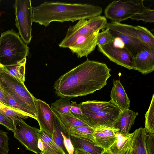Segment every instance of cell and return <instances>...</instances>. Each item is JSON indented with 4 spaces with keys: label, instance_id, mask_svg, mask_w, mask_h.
<instances>
[{
    "label": "cell",
    "instance_id": "cell-33",
    "mask_svg": "<svg viewBox=\"0 0 154 154\" xmlns=\"http://www.w3.org/2000/svg\"><path fill=\"white\" fill-rule=\"evenodd\" d=\"M7 132L0 130V154H8L9 148Z\"/></svg>",
    "mask_w": 154,
    "mask_h": 154
},
{
    "label": "cell",
    "instance_id": "cell-46",
    "mask_svg": "<svg viewBox=\"0 0 154 154\" xmlns=\"http://www.w3.org/2000/svg\"><path fill=\"white\" fill-rule=\"evenodd\" d=\"M0 2H1V0H0Z\"/></svg>",
    "mask_w": 154,
    "mask_h": 154
},
{
    "label": "cell",
    "instance_id": "cell-24",
    "mask_svg": "<svg viewBox=\"0 0 154 154\" xmlns=\"http://www.w3.org/2000/svg\"><path fill=\"white\" fill-rule=\"evenodd\" d=\"M26 60L17 64L3 66L10 75L20 82L24 83Z\"/></svg>",
    "mask_w": 154,
    "mask_h": 154
},
{
    "label": "cell",
    "instance_id": "cell-20",
    "mask_svg": "<svg viewBox=\"0 0 154 154\" xmlns=\"http://www.w3.org/2000/svg\"><path fill=\"white\" fill-rule=\"evenodd\" d=\"M74 149L83 150L91 154H101L104 151L103 148L96 146L93 141L70 136Z\"/></svg>",
    "mask_w": 154,
    "mask_h": 154
},
{
    "label": "cell",
    "instance_id": "cell-6",
    "mask_svg": "<svg viewBox=\"0 0 154 154\" xmlns=\"http://www.w3.org/2000/svg\"><path fill=\"white\" fill-rule=\"evenodd\" d=\"M106 28L114 38H118L122 40L124 47L133 57L142 50H153L138 37L135 26L112 21L108 23Z\"/></svg>",
    "mask_w": 154,
    "mask_h": 154
},
{
    "label": "cell",
    "instance_id": "cell-7",
    "mask_svg": "<svg viewBox=\"0 0 154 154\" xmlns=\"http://www.w3.org/2000/svg\"><path fill=\"white\" fill-rule=\"evenodd\" d=\"M99 31L84 34L65 36L59 46L60 48H69L78 57L87 56L94 50L97 45Z\"/></svg>",
    "mask_w": 154,
    "mask_h": 154
},
{
    "label": "cell",
    "instance_id": "cell-34",
    "mask_svg": "<svg viewBox=\"0 0 154 154\" xmlns=\"http://www.w3.org/2000/svg\"><path fill=\"white\" fill-rule=\"evenodd\" d=\"M70 112L72 116L80 120L82 115V112L80 104L75 101H71Z\"/></svg>",
    "mask_w": 154,
    "mask_h": 154
},
{
    "label": "cell",
    "instance_id": "cell-32",
    "mask_svg": "<svg viewBox=\"0 0 154 154\" xmlns=\"http://www.w3.org/2000/svg\"><path fill=\"white\" fill-rule=\"evenodd\" d=\"M0 111L11 119L12 121L20 118L26 119L29 117L7 105L2 108Z\"/></svg>",
    "mask_w": 154,
    "mask_h": 154
},
{
    "label": "cell",
    "instance_id": "cell-19",
    "mask_svg": "<svg viewBox=\"0 0 154 154\" xmlns=\"http://www.w3.org/2000/svg\"><path fill=\"white\" fill-rule=\"evenodd\" d=\"M133 132L123 135L117 132L116 138L108 150L112 154H125L131 142Z\"/></svg>",
    "mask_w": 154,
    "mask_h": 154
},
{
    "label": "cell",
    "instance_id": "cell-37",
    "mask_svg": "<svg viewBox=\"0 0 154 154\" xmlns=\"http://www.w3.org/2000/svg\"><path fill=\"white\" fill-rule=\"evenodd\" d=\"M63 138V143L64 146L68 154H73L74 152V149L71 143L70 137H67L64 134V132L61 133Z\"/></svg>",
    "mask_w": 154,
    "mask_h": 154
},
{
    "label": "cell",
    "instance_id": "cell-41",
    "mask_svg": "<svg viewBox=\"0 0 154 154\" xmlns=\"http://www.w3.org/2000/svg\"><path fill=\"white\" fill-rule=\"evenodd\" d=\"M74 153V154H91L83 150L78 149H75Z\"/></svg>",
    "mask_w": 154,
    "mask_h": 154
},
{
    "label": "cell",
    "instance_id": "cell-21",
    "mask_svg": "<svg viewBox=\"0 0 154 154\" xmlns=\"http://www.w3.org/2000/svg\"><path fill=\"white\" fill-rule=\"evenodd\" d=\"M39 137L44 144V149L38 154H67L53 141L52 136L42 129H40Z\"/></svg>",
    "mask_w": 154,
    "mask_h": 154
},
{
    "label": "cell",
    "instance_id": "cell-1",
    "mask_svg": "<svg viewBox=\"0 0 154 154\" xmlns=\"http://www.w3.org/2000/svg\"><path fill=\"white\" fill-rule=\"evenodd\" d=\"M111 71L106 64L87 59L55 81V93L61 98H70L92 94L106 85Z\"/></svg>",
    "mask_w": 154,
    "mask_h": 154
},
{
    "label": "cell",
    "instance_id": "cell-5",
    "mask_svg": "<svg viewBox=\"0 0 154 154\" xmlns=\"http://www.w3.org/2000/svg\"><path fill=\"white\" fill-rule=\"evenodd\" d=\"M0 82L4 91L37 117L36 98L29 91L24 83L10 75L3 66L0 72Z\"/></svg>",
    "mask_w": 154,
    "mask_h": 154
},
{
    "label": "cell",
    "instance_id": "cell-17",
    "mask_svg": "<svg viewBox=\"0 0 154 154\" xmlns=\"http://www.w3.org/2000/svg\"><path fill=\"white\" fill-rule=\"evenodd\" d=\"M147 135L145 128L136 129L133 132L131 144L125 154H147L146 143Z\"/></svg>",
    "mask_w": 154,
    "mask_h": 154
},
{
    "label": "cell",
    "instance_id": "cell-39",
    "mask_svg": "<svg viewBox=\"0 0 154 154\" xmlns=\"http://www.w3.org/2000/svg\"><path fill=\"white\" fill-rule=\"evenodd\" d=\"M38 146L41 151L43 150L44 149L43 143L42 140L40 138H39L38 140Z\"/></svg>",
    "mask_w": 154,
    "mask_h": 154
},
{
    "label": "cell",
    "instance_id": "cell-45",
    "mask_svg": "<svg viewBox=\"0 0 154 154\" xmlns=\"http://www.w3.org/2000/svg\"></svg>",
    "mask_w": 154,
    "mask_h": 154
},
{
    "label": "cell",
    "instance_id": "cell-29",
    "mask_svg": "<svg viewBox=\"0 0 154 154\" xmlns=\"http://www.w3.org/2000/svg\"><path fill=\"white\" fill-rule=\"evenodd\" d=\"M63 132L59 121L55 115L54 129L52 138L55 144L61 148L67 154H68L64 146L63 138L61 133Z\"/></svg>",
    "mask_w": 154,
    "mask_h": 154
},
{
    "label": "cell",
    "instance_id": "cell-27",
    "mask_svg": "<svg viewBox=\"0 0 154 154\" xmlns=\"http://www.w3.org/2000/svg\"><path fill=\"white\" fill-rule=\"evenodd\" d=\"M4 92L6 104L22 114L30 117L37 121V118L32 113L25 107L21 105L8 94Z\"/></svg>",
    "mask_w": 154,
    "mask_h": 154
},
{
    "label": "cell",
    "instance_id": "cell-4",
    "mask_svg": "<svg viewBox=\"0 0 154 154\" xmlns=\"http://www.w3.org/2000/svg\"><path fill=\"white\" fill-rule=\"evenodd\" d=\"M29 48L18 33L12 29L0 37V63L4 66L16 64L26 60Z\"/></svg>",
    "mask_w": 154,
    "mask_h": 154
},
{
    "label": "cell",
    "instance_id": "cell-25",
    "mask_svg": "<svg viewBox=\"0 0 154 154\" xmlns=\"http://www.w3.org/2000/svg\"><path fill=\"white\" fill-rule=\"evenodd\" d=\"M70 98H60L51 103V108L54 112L62 115L72 116L70 112L71 103Z\"/></svg>",
    "mask_w": 154,
    "mask_h": 154
},
{
    "label": "cell",
    "instance_id": "cell-44",
    "mask_svg": "<svg viewBox=\"0 0 154 154\" xmlns=\"http://www.w3.org/2000/svg\"><path fill=\"white\" fill-rule=\"evenodd\" d=\"M0 124L1 125V123L0 122Z\"/></svg>",
    "mask_w": 154,
    "mask_h": 154
},
{
    "label": "cell",
    "instance_id": "cell-31",
    "mask_svg": "<svg viewBox=\"0 0 154 154\" xmlns=\"http://www.w3.org/2000/svg\"><path fill=\"white\" fill-rule=\"evenodd\" d=\"M115 38L111 34L109 29H106L98 35L97 45L98 46H103L114 42Z\"/></svg>",
    "mask_w": 154,
    "mask_h": 154
},
{
    "label": "cell",
    "instance_id": "cell-36",
    "mask_svg": "<svg viewBox=\"0 0 154 154\" xmlns=\"http://www.w3.org/2000/svg\"><path fill=\"white\" fill-rule=\"evenodd\" d=\"M146 147L147 154H154V135L147 134Z\"/></svg>",
    "mask_w": 154,
    "mask_h": 154
},
{
    "label": "cell",
    "instance_id": "cell-23",
    "mask_svg": "<svg viewBox=\"0 0 154 154\" xmlns=\"http://www.w3.org/2000/svg\"><path fill=\"white\" fill-rule=\"evenodd\" d=\"M94 131V129L89 126H75L68 130L67 136L70 137L72 136L93 141L92 136Z\"/></svg>",
    "mask_w": 154,
    "mask_h": 154
},
{
    "label": "cell",
    "instance_id": "cell-28",
    "mask_svg": "<svg viewBox=\"0 0 154 154\" xmlns=\"http://www.w3.org/2000/svg\"><path fill=\"white\" fill-rule=\"evenodd\" d=\"M145 128L147 134L154 135V94L148 111L145 115Z\"/></svg>",
    "mask_w": 154,
    "mask_h": 154
},
{
    "label": "cell",
    "instance_id": "cell-42",
    "mask_svg": "<svg viewBox=\"0 0 154 154\" xmlns=\"http://www.w3.org/2000/svg\"><path fill=\"white\" fill-rule=\"evenodd\" d=\"M101 154H112L108 150H104Z\"/></svg>",
    "mask_w": 154,
    "mask_h": 154
},
{
    "label": "cell",
    "instance_id": "cell-10",
    "mask_svg": "<svg viewBox=\"0 0 154 154\" xmlns=\"http://www.w3.org/2000/svg\"><path fill=\"white\" fill-rule=\"evenodd\" d=\"M14 137L27 149L38 154L41 151L38 146L39 129L27 124L21 118L12 121Z\"/></svg>",
    "mask_w": 154,
    "mask_h": 154
},
{
    "label": "cell",
    "instance_id": "cell-2",
    "mask_svg": "<svg viewBox=\"0 0 154 154\" xmlns=\"http://www.w3.org/2000/svg\"><path fill=\"white\" fill-rule=\"evenodd\" d=\"M102 12L101 7L89 4L45 2L32 7V21L46 27L53 21L73 23L99 16Z\"/></svg>",
    "mask_w": 154,
    "mask_h": 154
},
{
    "label": "cell",
    "instance_id": "cell-18",
    "mask_svg": "<svg viewBox=\"0 0 154 154\" xmlns=\"http://www.w3.org/2000/svg\"><path fill=\"white\" fill-rule=\"evenodd\" d=\"M138 113L130 109L121 111L113 128L119 129V133L125 135L128 134Z\"/></svg>",
    "mask_w": 154,
    "mask_h": 154
},
{
    "label": "cell",
    "instance_id": "cell-9",
    "mask_svg": "<svg viewBox=\"0 0 154 154\" xmlns=\"http://www.w3.org/2000/svg\"><path fill=\"white\" fill-rule=\"evenodd\" d=\"M143 1H113L105 8V17L112 21L118 22L130 18L134 14L147 8L144 5Z\"/></svg>",
    "mask_w": 154,
    "mask_h": 154
},
{
    "label": "cell",
    "instance_id": "cell-35",
    "mask_svg": "<svg viewBox=\"0 0 154 154\" xmlns=\"http://www.w3.org/2000/svg\"><path fill=\"white\" fill-rule=\"evenodd\" d=\"M0 122L8 130L12 132L14 130V125L12 120L0 111Z\"/></svg>",
    "mask_w": 154,
    "mask_h": 154
},
{
    "label": "cell",
    "instance_id": "cell-47",
    "mask_svg": "<svg viewBox=\"0 0 154 154\" xmlns=\"http://www.w3.org/2000/svg\"><path fill=\"white\" fill-rule=\"evenodd\" d=\"M73 154H74V153H73Z\"/></svg>",
    "mask_w": 154,
    "mask_h": 154
},
{
    "label": "cell",
    "instance_id": "cell-8",
    "mask_svg": "<svg viewBox=\"0 0 154 154\" xmlns=\"http://www.w3.org/2000/svg\"><path fill=\"white\" fill-rule=\"evenodd\" d=\"M15 25L20 38L26 45L30 43L32 35V7L30 0H16L14 5Z\"/></svg>",
    "mask_w": 154,
    "mask_h": 154
},
{
    "label": "cell",
    "instance_id": "cell-15",
    "mask_svg": "<svg viewBox=\"0 0 154 154\" xmlns=\"http://www.w3.org/2000/svg\"><path fill=\"white\" fill-rule=\"evenodd\" d=\"M133 58V69L144 75L154 71V50H142L137 52Z\"/></svg>",
    "mask_w": 154,
    "mask_h": 154
},
{
    "label": "cell",
    "instance_id": "cell-14",
    "mask_svg": "<svg viewBox=\"0 0 154 154\" xmlns=\"http://www.w3.org/2000/svg\"><path fill=\"white\" fill-rule=\"evenodd\" d=\"M119 129L113 128L99 127L94 129L92 140L95 145L105 150H108L114 142Z\"/></svg>",
    "mask_w": 154,
    "mask_h": 154
},
{
    "label": "cell",
    "instance_id": "cell-43",
    "mask_svg": "<svg viewBox=\"0 0 154 154\" xmlns=\"http://www.w3.org/2000/svg\"><path fill=\"white\" fill-rule=\"evenodd\" d=\"M2 66H3V65L0 63V72L1 71V69H2ZM0 90L4 91L3 88L2 87L0 82Z\"/></svg>",
    "mask_w": 154,
    "mask_h": 154
},
{
    "label": "cell",
    "instance_id": "cell-3",
    "mask_svg": "<svg viewBox=\"0 0 154 154\" xmlns=\"http://www.w3.org/2000/svg\"><path fill=\"white\" fill-rule=\"evenodd\" d=\"M79 104L82 112L80 120L94 129L99 127L113 128L121 112L110 100H88Z\"/></svg>",
    "mask_w": 154,
    "mask_h": 154
},
{
    "label": "cell",
    "instance_id": "cell-16",
    "mask_svg": "<svg viewBox=\"0 0 154 154\" xmlns=\"http://www.w3.org/2000/svg\"><path fill=\"white\" fill-rule=\"evenodd\" d=\"M110 97V100L115 104L121 111L129 109L130 100L119 80H114Z\"/></svg>",
    "mask_w": 154,
    "mask_h": 154
},
{
    "label": "cell",
    "instance_id": "cell-30",
    "mask_svg": "<svg viewBox=\"0 0 154 154\" xmlns=\"http://www.w3.org/2000/svg\"><path fill=\"white\" fill-rule=\"evenodd\" d=\"M130 18L137 21L142 20L146 22L153 23L154 22V10L147 8L134 14Z\"/></svg>",
    "mask_w": 154,
    "mask_h": 154
},
{
    "label": "cell",
    "instance_id": "cell-40",
    "mask_svg": "<svg viewBox=\"0 0 154 154\" xmlns=\"http://www.w3.org/2000/svg\"><path fill=\"white\" fill-rule=\"evenodd\" d=\"M0 100L1 101L5 104H6L5 98V95L4 92L0 90Z\"/></svg>",
    "mask_w": 154,
    "mask_h": 154
},
{
    "label": "cell",
    "instance_id": "cell-22",
    "mask_svg": "<svg viewBox=\"0 0 154 154\" xmlns=\"http://www.w3.org/2000/svg\"><path fill=\"white\" fill-rule=\"evenodd\" d=\"M54 112L59 121L64 134L67 137V132L70 128L77 126H89L83 122L72 116Z\"/></svg>",
    "mask_w": 154,
    "mask_h": 154
},
{
    "label": "cell",
    "instance_id": "cell-11",
    "mask_svg": "<svg viewBox=\"0 0 154 154\" xmlns=\"http://www.w3.org/2000/svg\"><path fill=\"white\" fill-rule=\"evenodd\" d=\"M113 42L98 46V50L111 61L129 70L133 69V56L125 48L116 47Z\"/></svg>",
    "mask_w": 154,
    "mask_h": 154
},
{
    "label": "cell",
    "instance_id": "cell-38",
    "mask_svg": "<svg viewBox=\"0 0 154 154\" xmlns=\"http://www.w3.org/2000/svg\"><path fill=\"white\" fill-rule=\"evenodd\" d=\"M114 45L119 48L124 47V45L122 40L118 38H115L113 42Z\"/></svg>",
    "mask_w": 154,
    "mask_h": 154
},
{
    "label": "cell",
    "instance_id": "cell-12",
    "mask_svg": "<svg viewBox=\"0 0 154 154\" xmlns=\"http://www.w3.org/2000/svg\"><path fill=\"white\" fill-rule=\"evenodd\" d=\"M108 23L106 17L100 15L82 19L73 26H69L65 36L93 33L106 28Z\"/></svg>",
    "mask_w": 154,
    "mask_h": 154
},
{
    "label": "cell",
    "instance_id": "cell-26",
    "mask_svg": "<svg viewBox=\"0 0 154 154\" xmlns=\"http://www.w3.org/2000/svg\"><path fill=\"white\" fill-rule=\"evenodd\" d=\"M136 34L143 42L154 50V36L153 34L146 28L137 25L135 26Z\"/></svg>",
    "mask_w": 154,
    "mask_h": 154
},
{
    "label": "cell",
    "instance_id": "cell-13",
    "mask_svg": "<svg viewBox=\"0 0 154 154\" xmlns=\"http://www.w3.org/2000/svg\"><path fill=\"white\" fill-rule=\"evenodd\" d=\"M35 103L37 121L41 129L51 136L54 129L55 115L49 105L45 102L36 98Z\"/></svg>",
    "mask_w": 154,
    "mask_h": 154
}]
</instances>
